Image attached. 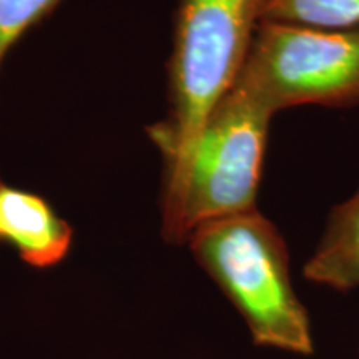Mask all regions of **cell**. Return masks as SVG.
<instances>
[{"label": "cell", "instance_id": "1", "mask_svg": "<svg viewBox=\"0 0 359 359\" xmlns=\"http://www.w3.org/2000/svg\"><path fill=\"white\" fill-rule=\"evenodd\" d=\"M264 0H182L168 62V114L148 128L177 185L208 111L231 87L262 24Z\"/></svg>", "mask_w": 359, "mask_h": 359}, {"label": "cell", "instance_id": "7", "mask_svg": "<svg viewBox=\"0 0 359 359\" xmlns=\"http://www.w3.org/2000/svg\"><path fill=\"white\" fill-rule=\"evenodd\" d=\"M262 22L354 30L359 29V0H264Z\"/></svg>", "mask_w": 359, "mask_h": 359}, {"label": "cell", "instance_id": "2", "mask_svg": "<svg viewBox=\"0 0 359 359\" xmlns=\"http://www.w3.org/2000/svg\"><path fill=\"white\" fill-rule=\"evenodd\" d=\"M258 346L309 356L311 325L290 276L288 246L257 208L205 223L187 241Z\"/></svg>", "mask_w": 359, "mask_h": 359}, {"label": "cell", "instance_id": "3", "mask_svg": "<svg viewBox=\"0 0 359 359\" xmlns=\"http://www.w3.org/2000/svg\"><path fill=\"white\" fill-rule=\"evenodd\" d=\"M273 114L233 83L208 111L177 185L161 191V236L187 243L201 224L257 208Z\"/></svg>", "mask_w": 359, "mask_h": 359}, {"label": "cell", "instance_id": "4", "mask_svg": "<svg viewBox=\"0 0 359 359\" xmlns=\"http://www.w3.org/2000/svg\"><path fill=\"white\" fill-rule=\"evenodd\" d=\"M233 83L273 115L302 105H358L359 29L262 22Z\"/></svg>", "mask_w": 359, "mask_h": 359}, {"label": "cell", "instance_id": "6", "mask_svg": "<svg viewBox=\"0 0 359 359\" xmlns=\"http://www.w3.org/2000/svg\"><path fill=\"white\" fill-rule=\"evenodd\" d=\"M303 275L338 291L359 286V190L331 212L326 230Z\"/></svg>", "mask_w": 359, "mask_h": 359}, {"label": "cell", "instance_id": "5", "mask_svg": "<svg viewBox=\"0 0 359 359\" xmlns=\"http://www.w3.org/2000/svg\"><path fill=\"white\" fill-rule=\"evenodd\" d=\"M0 240L29 266H57L69 255L74 230L43 196L12 187L0 175Z\"/></svg>", "mask_w": 359, "mask_h": 359}, {"label": "cell", "instance_id": "8", "mask_svg": "<svg viewBox=\"0 0 359 359\" xmlns=\"http://www.w3.org/2000/svg\"><path fill=\"white\" fill-rule=\"evenodd\" d=\"M58 4L60 0H0V69L13 45Z\"/></svg>", "mask_w": 359, "mask_h": 359}]
</instances>
